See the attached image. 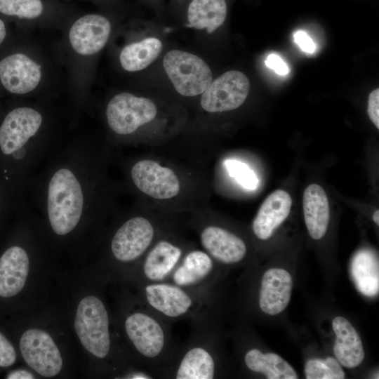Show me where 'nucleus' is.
Segmentation results:
<instances>
[{
    "label": "nucleus",
    "instance_id": "1",
    "mask_svg": "<svg viewBox=\"0 0 379 379\" xmlns=\"http://www.w3.org/2000/svg\"><path fill=\"white\" fill-rule=\"evenodd\" d=\"M105 149L87 138L63 140L33 176L25 202L65 237L99 219L107 204Z\"/></svg>",
    "mask_w": 379,
    "mask_h": 379
},
{
    "label": "nucleus",
    "instance_id": "2",
    "mask_svg": "<svg viewBox=\"0 0 379 379\" xmlns=\"http://www.w3.org/2000/svg\"><path fill=\"white\" fill-rule=\"evenodd\" d=\"M46 121L38 108L19 106L0 124V187L20 204L33 176L63 141L46 129Z\"/></svg>",
    "mask_w": 379,
    "mask_h": 379
},
{
    "label": "nucleus",
    "instance_id": "3",
    "mask_svg": "<svg viewBox=\"0 0 379 379\" xmlns=\"http://www.w3.org/2000/svg\"><path fill=\"white\" fill-rule=\"evenodd\" d=\"M163 67L175 91L185 97L203 93L213 81L208 65L190 52L173 49L163 58Z\"/></svg>",
    "mask_w": 379,
    "mask_h": 379
},
{
    "label": "nucleus",
    "instance_id": "4",
    "mask_svg": "<svg viewBox=\"0 0 379 379\" xmlns=\"http://www.w3.org/2000/svg\"><path fill=\"white\" fill-rule=\"evenodd\" d=\"M109 316L103 302L90 295L79 302L74 320L76 333L83 346L100 359L110 349Z\"/></svg>",
    "mask_w": 379,
    "mask_h": 379
},
{
    "label": "nucleus",
    "instance_id": "5",
    "mask_svg": "<svg viewBox=\"0 0 379 379\" xmlns=\"http://www.w3.org/2000/svg\"><path fill=\"white\" fill-rule=\"evenodd\" d=\"M157 114V106L151 99L126 92L112 97L105 108L109 129L120 137L133 134L152 121Z\"/></svg>",
    "mask_w": 379,
    "mask_h": 379
},
{
    "label": "nucleus",
    "instance_id": "6",
    "mask_svg": "<svg viewBox=\"0 0 379 379\" xmlns=\"http://www.w3.org/2000/svg\"><path fill=\"white\" fill-rule=\"evenodd\" d=\"M250 81L238 70L225 72L213 80L201 94L200 105L210 113L231 111L239 107L250 91Z\"/></svg>",
    "mask_w": 379,
    "mask_h": 379
},
{
    "label": "nucleus",
    "instance_id": "7",
    "mask_svg": "<svg viewBox=\"0 0 379 379\" xmlns=\"http://www.w3.org/2000/svg\"><path fill=\"white\" fill-rule=\"evenodd\" d=\"M125 331L135 350L149 361L161 359L167 351V332L154 314L143 312L130 314L125 320Z\"/></svg>",
    "mask_w": 379,
    "mask_h": 379
},
{
    "label": "nucleus",
    "instance_id": "8",
    "mask_svg": "<svg viewBox=\"0 0 379 379\" xmlns=\"http://www.w3.org/2000/svg\"><path fill=\"white\" fill-rule=\"evenodd\" d=\"M155 230L145 217L135 215L125 220L116 230L110 241L114 258L122 262L139 258L149 247Z\"/></svg>",
    "mask_w": 379,
    "mask_h": 379
},
{
    "label": "nucleus",
    "instance_id": "9",
    "mask_svg": "<svg viewBox=\"0 0 379 379\" xmlns=\"http://www.w3.org/2000/svg\"><path fill=\"white\" fill-rule=\"evenodd\" d=\"M128 173L133 185L140 192L154 199H171L180 192V181L175 172L153 160L135 161Z\"/></svg>",
    "mask_w": 379,
    "mask_h": 379
},
{
    "label": "nucleus",
    "instance_id": "10",
    "mask_svg": "<svg viewBox=\"0 0 379 379\" xmlns=\"http://www.w3.org/2000/svg\"><path fill=\"white\" fill-rule=\"evenodd\" d=\"M20 349L26 363L39 374L53 377L60 371L62 359L51 335L44 331L31 328L20 340Z\"/></svg>",
    "mask_w": 379,
    "mask_h": 379
},
{
    "label": "nucleus",
    "instance_id": "11",
    "mask_svg": "<svg viewBox=\"0 0 379 379\" xmlns=\"http://www.w3.org/2000/svg\"><path fill=\"white\" fill-rule=\"evenodd\" d=\"M144 294L149 307L168 319L190 314L197 305L193 293L173 283L149 282Z\"/></svg>",
    "mask_w": 379,
    "mask_h": 379
},
{
    "label": "nucleus",
    "instance_id": "12",
    "mask_svg": "<svg viewBox=\"0 0 379 379\" xmlns=\"http://www.w3.org/2000/svg\"><path fill=\"white\" fill-rule=\"evenodd\" d=\"M41 77L40 66L25 54H12L0 61V80L11 93L25 94L32 91Z\"/></svg>",
    "mask_w": 379,
    "mask_h": 379
},
{
    "label": "nucleus",
    "instance_id": "13",
    "mask_svg": "<svg viewBox=\"0 0 379 379\" xmlns=\"http://www.w3.org/2000/svg\"><path fill=\"white\" fill-rule=\"evenodd\" d=\"M111 23L103 15L88 14L78 19L72 26L69 39L73 49L83 55L99 52L107 44Z\"/></svg>",
    "mask_w": 379,
    "mask_h": 379
},
{
    "label": "nucleus",
    "instance_id": "14",
    "mask_svg": "<svg viewBox=\"0 0 379 379\" xmlns=\"http://www.w3.org/2000/svg\"><path fill=\"white\" fill-rule=\"evenodd\" d=\"M200 241L207 253L224 264L242 260L246 254V246L237 235L215 225L206 227L201 232Z\"/></svg>",
    "mask_w": 379,
    "mask_h": 379
},
{
    "label": "nucleus",
    "instance_id": "15",
    "mask_svg": "<svg viewBox=\"0 0 379 379\" xmlns=\"http://www.w3.org/2000/svg\"><path fill=\"white\" fill-rule=\"evenodd\" d=\"M293 286L288 272L281 268L267 270L261 280L259 305L261 310L270 315L281 313L289 303Z\"/></svg>",
    "mask_w": 379,
    "mask_h": 379
},
{
    "label": "nucleus",
    "instance_id": "16",
    "mask_svg": "<svg viewBox=\"0 0 379 379\" xmlns=\"http://www.w3.org/2000/svg\"><path fill=\"white\" fill-rule=\"evenodd\" d=\"M29 258L19 244L8 246L0 257V296L8 298L24 287L29 272Z\"/></svg>",
    "mask_w": 379,
    "mask_h": 379
},
{
    "label": "nucleus",
    "instance_id": "17",
    "mask_svg": "<svg viewBox=\"0 0 379 379\" xmlns=\"http://www.w3.org/2000/svg\"><path fill=\"white\" fill-rule=\"evenodd\" d=\"M291 205V197L286 191L277 190L271 193L262 202L253 221L255 235L262 240L271 237L288 216Z\"/></svg>",
    "mask_w": 379,
    "mask_h": 379
},
{
    "label": "nucleus",
    "instance_id": "18",
    "mask_svg": "<svg viewBox=\"0 0 379 379\" xmlns=\"http://www.w3.org/2000/svg\"><path fill=\"white\" fill-rule=\"evenodd\" d=\"M332 326L335 334L333 352L337 361L349 368L359 366L365 354L356 329L348 320L340 316L333 319Z\"/></svg>",
    "mask_w": 379,
    "mask_h": 379
},
{
    "label": "nucleus",
    "instance_id": "19",
    "mask_svg": "<svg viewBox=\"0 0 379 379\" xmlns=\"http://www.w3.org/2000/svg\"><path fill=\"white\" fill-rule=\"evenodd\" d=\"M303 213L310 237L319 240L326 234L330 220V207L324 190L317 184L307 187L303 194Z\"/></svg>",
    "mask_w": 379,
    "mask_h": 379
},
{
    "label": "nucleus",
    "instance_id": "20",
    "mask_svg": "<svg viewBox=\"0 0 379 379\" xmlns=\"http://www.w3.org/2000/svg\"><path fill=\"white\" fill-rule=\"evenodd\" d=\"M182 251L171 242H157L147 254L142 273L149 282L165 281L179 264Z\"/></svg>",
    "mask_w": 379,
    "mask_h": 379
},
{
    "label": "nucleus",
    "instance_id": "21",
    "mask_svg": "<svg viewBox=\"0 0 379 379\" xmlns=\"http://www.w3.org/2000/svg\"><path fill=\"white\" fill-rule=\"evenodd\" d=\"M187 26L212 33L225 21L226 0H189L185 6Z\"/></svg>",
    "mask_w": 379,
    "mask_h": 379
},
{
    "label": "nucleus",
    "instance_id": "22",
    "mask_svg": "<svg viewBox=\"0 0 379 379\" xmlns=\"http://www.w3.org/2000/svg\"><path fill=\"white\" fill-rule=\"evenodd\" d=\"M213 270L211 257L206 252L194 250L185 255L171 277L173 284L187 289L206 281Z\"/></svg>",
    "mask_w": 379,
    "mask_h": 379
},
{
    "label": "nucleus",
    "instance_id": "23",
    "mask_svg": "<svg viewBox=\"0 0 379 379\" xmlns=\"http://www.w3.org/2000/svg\"><path fill=\"white\" fill-rule=\"evenodd\" d=\"M351 275L357 290L364 295L374 297L379 291V262L375 252L362 248L354 255Z\"/></svg>",
    "mask_w": 379,
    "mask_h": 379
},
{
    "label": "nucleus",
    "instance_id": "24",
    "mask_svg": "<svg viewBox=\"0 0 379 379\" xmlns=\"http://www.w3.org/2000/svg\"><path fill=\"white\" fill-rule=\"evenodd\" d=\"M215 375L213 356L204 344L188 348L180 359L174 374L176 379H213Z\"/></svg>",
    "mask_w": 379,
    "mask_h": 379
},
{
    "label": "nucleus",
    "instance_id": "25",
    "mask_svg": "<svg viewBox=\"0 0 379 379\" xmlns=\"http://www.w3.org/2000/svg\"><path fill=\"white\" fill-rule=\"evenodd\" d=\"M162 49L163 44L159 38L147 37L126 45L121 51L119 61L128 72L141 71L157 60Z\"/></svg>",
    "mask_w": 379,
    "mask_h": 379
},
{
    "label": "nucleus",
    "instance_id": "26",
    "mask_svg": "<svg viewBox=\"0 0 379 379\" xmlns=\"http://www.w3.org/2000/svg\"><path fill=\"white\" fill-rule=\"evenodd\" d=\"M244 361L251 371L262 373L268 379L298 378L292 366L274 353L264 354L258 349H252L245 354Z\"/></svg>",
    "mask_w": 379,
    "mask_h": 379
},
{
    "label": "nucleus",
    "instance_id": "27",
    "mask_svg": "<svg viewBox=\"0 0 379 379\" xmlns=\"http://www.w3.org/2000/svg\"><path fill=\"white\" fill-rule=\"evenodd\" d=\"M305 373L307 379L345 378V373L339 362L331 357L308 360L305 366Z\"/></svg>",
    "mask_w": 379,
    "mask_h": 379
},
{
    "label": "nucleus",
    "instance_id": "28",
    "mask_svg": "<svg viewBox=\"0 0 379 379\" xmlns=\"http://www.w3.org/2000/svg\"><path fill=\"white\" fill-rule=\"evenodd\" d=\"M0 12L20 18H35L43 12L41 0H0Z\"/></svg>",
    "mask_w": 379,
    "mask_h": 379
},
{
    "label": "nucleus",
    "instance_id": "29",
    "mask_svg": "<svg viewBox=\"0 0 379 379\" xmlns=\"http://www.w3.org/2000/svg\"><path fill=\"white\" fill-rule=\"evenodd\" d=\"M225 166L230 175L245 189L254 190L258 187L259 180L254 172L244 163L237 160L227 159Z\"/></svg>",
    "mask_w": 379,
    "mask_h": 379
},
{
    "label": "nucleus",
    "instance_id": "30",
    "mask_svg": "<svg viewBox=\"0 0 379 379\" xmlns=\"http://www.w3.org/2000/svg\"><path fill=\"white\" fill-rule=\"evenodd\" d=\"M16 359V352L13 345L0 333V366L13 365Z\"/></svg>",
    "mask_w": 379,
    "mask_h": 379
},
{
    "label": "nucleus",
    "instance_id": "31",
    "mask_svg": "<svg viewBox=\"0 0 379 379\" xmlns=\"http://www.w3.org/2000/svg\"><path fill=\"white\" fill-rule=\"evenodd\" d=\"M368 115L376 126L379 128V89L373 90L368 96Z\"/></svg>",
    "mask_w": 379,
    "mask_h": 379
},
{
    "label": "nucleus",
    "instance_id": "32",
    "mask_svg": "<svg viewBox=\"0 0 379 379\" xmlns=\"http://www.w3.org/2000/svg\"><path fill=\"white\" fill-rule=\"evenodd\" d=\"M20 205L9 197L0 187V220L11 212H15Z\"/></svg>",
    "mask_w": 379,
    "mask_h": 379
},
{
    "label": "nucleus",
    "instance_id": "33",
    "mask_svg": "<svg viewBox=\"0 0 379 379\" xmlns=\"http://www.w3.org/2000/svg\"><path fill=\"white\" fill-rule=\"evenodd\" d=\"M294 41L298 46L307 53H313L316 46L308 34L302 30H298L294 34Z\"/></svg>",
    "mask_w": 379,
    "mask_h": 379
},
{
    "label": "nucleus",
    "instance_id": "34",
    "mask_svg": "<svg viewBox=\"0 0 379 379\" xmlns=\"http://www.w3.org/2000/svg\"><path fill=\"white\" fill-rule=\"evenodd\" d=\"M266 65L273 69L279 75H286L288 72V67L280 56L272 53L268 55L265 60Z\"/></svg>",
    "mask_w": 379,
    "mask_h": 379
},
{
    "label": "nucleus",
    "instance_id": "35",
    "mask_svg": "<svg viewBox=\"0 0 379 379\" xmlns=\"http://www.w3.org/2000/svg\"><path fill=\"white\" fill-rule=\"evenodd\" d=\"M6 378L8 379H31L34 378L29 372L24 370H17L10 373Z\"/></svg>",
    "mask_w": 379,
    "mask_h": 379
},
{
    "label": "nucleus",
    "instance_id": "36",
    "mask_svg": "<svg viewBox=\"0 0 379 379\" xmlns=\"http://www.w3.org/2000/svg\"><path fill=\"white\" fill-rule=\"evenodd\" d=\"M127 378H132V379H149L152 378L150 375H148L145 373L142 372H135L133 373H130L127 375Z\"/></svg>",
    "mask_w": 379,
    "mask_h": 379
},
{
    "label": "nucleus",
    "instance_id": "37",
    "mask_svg": "<svg viewBox=\"0 0 379 379\" xmlns=\"http://www.w3.org/2000/svg\"><path fill=\"white\" fill-rule=\"evenodd\" d=\"M149 3V5L156 10H160L162 7V0H147Z\"/></svg>",
    "mask_w": 379,
    "mask_h": 379
},
{
    "label": "nucleus",
    "instance_id": "38",
    "mask_svg": "<svg viewBox=\"0 0 379 379\" xmlns=\"http://www.w3.org/2000/svg\"><path fill=\"white\" fill-rule=\"evenodd\" d=\"M6 34V27L4 22L0 19V44L4 41Z\"/></svg>",
    "mask_w": 379,
    "mask_h": 379
},
{
    "label": "nucleus",
    "instance_id": "39",
    "mask_svg": "<svg viewBox=\"0 0 379 379\" xmlns=\"http://www.w3.org/2000/svg\"><path fill=\"white\" fill-rule=\"evenodd\" d=\"M373 220L375 223H376L378 225H379V211L377 210L374 212L373 215Z\"/></svg>",
    "mask_w": 379,
    "mask_h": 379
},
{
    "label": "nucleus",
    "instance_id": "40",
    "mask_svg": "<svg viewBox=\"0 0 379 379\" xmlns=\"http://www.w3.org/2000/svg\"><path fill=\"white\" fill-rule=\"evenodd\" d=\"M174 2H176L177 4H179V3H184L185 4V6L187 4V2L189 1V0H173Z\"/></svg>",
    "mask_w": 379,
    "mask_h": 379
}]
</instances>
